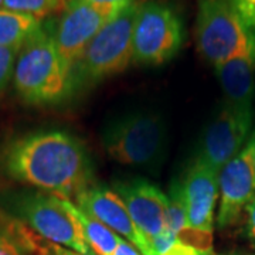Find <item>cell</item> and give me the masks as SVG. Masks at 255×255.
<instances>
[{
    "label": "cell",
    "mask_w": 255,
    "mask_h": 255,
    "mask_svg": "<svg viewBox=\"0 0 255 255\" xmlns=\"http://www.w3.org/2000/svg\"><path fill=\"white\" fill-rule=\"evenodd\" d=\"M0 163L11 179L63 199L77 197L94 186L85 147L64 130H38L11 140Z\"/></svg>",
    "instance_id": "6da1fadb"
},
{
    "label": "cell",
    "mask_w": 255,
    "mask_h": 255,
    "mask_svg": "<svg viewBox=\"0 0 255 255\" xmlns=\"http://www.w3.org/2000/svg\"><path fill=\"white\" fill-rule=\"evenodd\" d=\"M13 82L18 97L31 105L57 104L73 92V73L57 50L54 27L43 24L23 44Z\"/></svg>",
    "instance_id": "7a4b0ae2"
},
{
    "label": "cell",
    "mask_w": 255,
    "mask_h": 255,
    "mask_svg": "<svg viewBox=\"0 0 255 255\" xmlns=\"http://www.w3.org/2000/svg\"><path fill=\"white\" fill-rule=\"evenodd\" d=\"M102 145L118 163L157 166L167 149V127L157 114H127L104 128Z\"/></svg>",
    "instance_id": "3957f363"
},
{
    "label": "cell",
    "mask_w": 255,
    "mask_h": 255,
    "mask_svg": "<svg viewBox=\"0 0 255 255\" xmlns=\"http://www.w3.org/2000/svg\"><path fill=\"white\" fill-rule=\"evenodd\" d=\"M139 4V1L129 4L92 38L74 68V85L78 81L87 85L104 81L124 73L132 64V37Z\"/></svg>",
    "instance_id": "277c9868"
},
{
    "label": "cell",
    "mask_w": 255,
    "mask_h": 255,
    "mask_svg": "<svg viewBox=\"0 0 255 255\" xmlns=\"http://www.w3.org/2000/svg\"><path fill=\"white\" fill-rule=\"evenodd\" d=\"M196 38L201 55L213 65L255 51V34L231 0H200Z\"/></svg>",
    "instance_id": "5b68a950"
},
{
    "label": "cell",
    "mask_w": 255,
    "mask_h": 255,
    "mask_svg": "<svg viewBox=\"0 0 255 255\" xmlns=\"http://www.w3.org/2000/svg\"><path fill=\"white\" fill-rule=\"evenodd\" d=\"M182 43V21L170 6L156 0L139 4L132 37L133 63H167L179 53Z\"/></svg>",
    "instance_id": "8992f818"
},
{
    "label": "cell",
    "mask_w": 255,
    "mask_h": 255,
    "mask_svg": "<svg viewBox=\"0 0 255 255\" xmlns=\"http://www.w3.org/2000/svg\"><path fill=\"white\" fill-rule=\"evenodd\" d=\"M18 217L38 237L80 255H92L80 224L68 207V199L54 194L34 193L17 203Z\"/></svg>",
    "instance_id": "52a82bcc"
},
{
    "label": "cell",
    "mask_w": 255,
    "mask_h": 255,
    "mask_svg": "<svg viewBox=\"0 0 255 255\" xmlns=\"http://www.w3.org/2000/svg\"><path fill=\"white\" fill-rule=\"evenodd\" d=\"M254 110L223 102L201 139L197 159L219 176L221 169L246 146L251 136Z\"/></svg>",
    "instance_id": "ba28073f"
},
{
    "label": "cell",
    "mask_w": 255,
    "mask_h": 255,
    "mask_svg": "<svg viewBox=\"0 0 255 255\" xmlns=\"http://www.w3.org/2000/svg\"><path fill=\"white\" fill-rule=\"evenodd\" d=\"M128 6L67 3V7L54 26V40L58 53L71 73L92 38Z\"/></svg>",
    "instance_id": "9c48e42d"
},
{
    "label": "cell",
    "mask_w": 255,
    "mask_h": 255,
    "mask_svg": "<svg viewBox=\"0 0 255 255\" xmlns=\"http://www.w3.org/2000/svg\"><path fill=\"white\" fill-rule=\"evenodd\" d=\"M220 228L233 226L255 197V129L246 146L219 173Z\"/></svg>",
    "instance_id": "30bf717a"
},
{
    "label": "cell",
    "mask_w": 255,
    "mask_h": 255,
    "mask_svg": "<svg viewBox=\"0 0 255 255\" xmlns=\"http://www.w3.org/2000/svg\"><path fill=\"white\" fill-rule=\"evenodd\" d=\"M75 203L85 213L91 214L104 226L117 233L119 237L127 238L128 243H130L142 255H156L153 246L140 233L125 203L114 190L91 186L75 197Z\"/></svg>",
    "instance_id": "8fae6325"
},
{
    "label": "cell",
    "mask_w": 255,
    "mask_h": 255,
    "mask_svg": "<svg viewBox=\"0 0 255 255\" xmlns=\"http://www.w3.org/2000/svg\"><path fill=\"white\" fill-rule=\"evenodd\" d=\"M115 193L125 203L132 220L149 243L164 230L169 199L155 184L143 179L115 183Z\"/></svg>",
    "instance_id": "7c38bea8"
},
{
    "label": "cell",
    "mask_w": 255,
    "mask_h": 255,
    "mask_svg": "<svg viewBox=\"0 0 255 255\" xmlns=\"http://www.w3.org/2000/svg\"><path fill=\"white\" fill-rule=\"evenodd\" d=\"M187 226L213 236L214 210L219 197V176L197 157L182 180Z\"/></svg>",
    "instance_id": "4fadbf2b"
},
{
    "label": "cell",
    "mask_w": 255,
    "mask_h": 255,
    "mask_svg": "<svg viewBox=\"0 0 255 255\" xmlns=\"http://www.w3.org/2000/svg\"><path fill=\"white\" fill-rule=\"evenodd\" d=\"M214 68L228 104L244 110H254L255 51L236 55L214 65Z\"/></svg>",
    "instance_id": "5bb4252c"
},
{
    "label": "cell",
    "mask_w": 255,
    "mask_h": 255,
    "mask_svg": "<svg viewBox=\"0 0 255 255\" xmlns=\"http://www.w3.org/2000/svg\"><path fill=\"white\" fill-rule=\"evenodd\" d=\"M68 207L77 220V223L80 224L82 236L85 238L87 246L90 247L92 255H112L122 237H119L117 233H114L95 217H92L91 214L85 213L78 206H75L70 199H68Z\"/></svg>",
    "instance_id": "9a60e30c"
},
{
    "label": "cell",
    "mask_w": 255,
    "mask_h": 255,
    "mask_svg": "<svg viewBox=\"0 0 255 255\" xmlns=\"http://www.w3.org/2000/svg\"><path fill=\"white\" fill-rule=\"evenodd\" d=\"M43 26L41 20L16 13L11 10L0 9V47L21 48L30 37Z\"/></svg>",
    "instance_id": "2e32d148"
},
{
    "label": "cell",
    "mask_w": 255,
    "mask_h": 255,
    "mask_svg": "<svg viewBox=\"0 0 255 255\" xmlns=\"http://www.w3.org/2000/svg\"><path fill=\"white\" fill-rule=\"evenodd\" d=\"M1 7L41 20L53 13H63L67 0H3Z\"/></svg>",
    "instance_id": "e0dca14e"
},
{
    "label": "cell",
    "mask_w": 255,
    "mask_h": 255,
    "mask_svg": "<svg viewBox=\"0 0 255 255\" xmlns=\"http://www.w3.org/2000/svg\"><path fill=\"white\" fill-rule=\"evenodd\" d=\"M152 246L156 255H214L213 251H200L184 244L166 228L152 241Z\"/></svg>",
    "instance_id": "ac0fdd59"
},
{
    "label": "cell",
    "mask_w": 255,
    "mask_h": 255,
    "mask_svg": "<svg viewBox=\"0 0 255 255\" xmlns=\"http://www.w3.org/2000/svg\"><path fill=\"white\" fill-rule=\"evenodd\" d=\"M20 48L16 47H0V92L10 81L14 73V65Z\"/></svg>",
    "instance_id": "d6986e66"
},
{
    "label": "cell",
    "mask_w": 255,
    "mask_h": 255,
    "mask_svg": "<svg viewBox=\"0 0 255 255\" xmlns=\"http://www.w3.org/2000/svg\"><path fill=\"white\" fill-rule=\"evenodd\" d=\"M240 17L255 34V0H231Z\"/></svg>",
    "instance_id": "ffe728a7"
},
{
    "label": "cell",
    "mask_w": 255,
    "mask_h": 255,
    "mask_svg": "<svg viewBox=\"0 0 255 255\" xmlns=\"http://www.w3.org/2000/svg\"><path fill=\"white\" fill-rule=\"evenodd\" d=\"M0 255H26V250L17 238L10 236L4 230H0Z\"/></svg>",
    "instance_id": "44dd1931"
},
{
    "label": "cell",
    "mask_w": 255,
    "mask_h": 255,
    "mask_svg": "<svg viewBox=\"0 0 255 255\" xmlns=\"http://www.w3.org/2000/svg\"><path fill=\"white\" fill-rule=\"evenodd\" d=\"M137 0H67V3H85L94 6H128Z\"/></svg>",
    "instance_id": "7402d4cb"
},
{
    "label": "cell",
    "mask_w": 255,
    "mask_h": 255,
    "mask_svg": "<svg viewBox=\"0 0 255 255\" xmlns=\"http://www.w3.org/2000/svg\"><path fill=\"white\" fill-rule=\"evenodd\" d=\"M247 211V231H248V237L251 238V241L255 243V197L253 201L246 207Z\"/></svg>",
    "instance_id": "603a6c76"
},
{
    "label": "cell",
    "mask_w": 255,
    "mask_h": 255,
    "mask_svg": "<svg viewBox=\"0 0 255 255\" xmlns=\"http://www.w3.org/2000/svg\"><path fill=\"white\" fill-rule=\"evenodd\" d=\"M112 255H142L137 251L135 247L132 246L130 243H128L127 240L121 238L118 247L115 248V251L112 253Z\"/></svg>",
    "instance_id": "cb8c5ba5"
},
{
    "label": "cell",
    "mask_w": 255,
    "mask_h": 255,
    "mask_svg": "<svg viewBox=\"0 0 255 255\" xmlns=\"http://www.w3.org/2000/svg\"><path fill=\"white\" fill-rule=\"evenodd\" d=\"M1 6H3V0H0V9H1Z\"/></svg>",
    "instance_id": "d4e9b609"
}]
</instances>
